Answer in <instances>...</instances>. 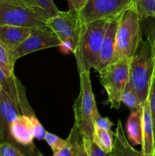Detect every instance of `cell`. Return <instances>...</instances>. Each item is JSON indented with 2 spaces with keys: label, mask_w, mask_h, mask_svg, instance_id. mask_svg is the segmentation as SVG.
Listing matches in <instances>:
<instances>
[{
  "label": "cell",
  "mask_w": 155,
  "mask_h": 156,
  "mask_svg": "<svg viewBox=\"0 0 155 156\" xmlns=\"http://www.w3.org/2000/svg\"><path fill=\"white\" fill-rule=\"evenodd\" d=\"M154 58V68H153V76H152L151 83H150V89H149L148 97H147V102H148L149 108H150V116H151L152 124H153V141H154L155 148V54L153 53Z\"/></svg>",
  "instance_id": "24"
},
{
  "label": "cell",
  "mask_w": 155,
  "mask_h": 156,
  "mask_svg": "<svg viewBox=\"0 0 155 156\" xmlns=\"http://www.w3.org/2000/svg\"><path fill=\"white\" fill-rule=\"evenodd\" d=\"M0 87L15 101L23 115H34L26 97L25 88L15 78H8L0 67Z\"/></svg>",
  "instance_id": "10"
},
{
  "label": "cell",
  "mask_w": 155,
  "mask_h": 156,
  "mask_svg": "<svg viewBox=\"0 0 155 156\" xmlns=\"http://www.w3.org/2000/svg\"><path fill=\"white\" fill-rule=\"evenodd\" d=\"M107 20L84 23L81 33L73 54L75 56L79 74L95 69L98 62L102 40Z\"/></svg>",
  "instance_id": "1"
},
{
  "label": "cell",
  "mask_w": 155,
  "mask_h": 156,
  "mask_svg": "<svg viewBox=\"0 0 155 156\" xmlns=\"http://www.w3.org/2000/svg\"><path fill=\"white\" fill-rule=\"evenodd\" d=\"M142 108L134 110L126 123L128 138L132 145L142 144Z\"/></svg>",
  "instance_id": "17"
},
{
  "label": "cell",
  "mask_w": 155,
  "mask_h": 156,
  "mask_svg": "<svg viewBox=\"0 0 155 156\" xmlns=\"http://www.w3.org/2000/svg\"><path fill=\"white\" fill-rule=\"evenodd\" d=\"M25 6L46 21L55 16L59 10L53 0H20Z\"/></svg>",
  "instance_id": "18"
},
{
  "label": "cell",
  "mask_w": 155,
  "mask_h": 156,
  "mask_svg": "<svg viewBox=\"0 0 155 156\" xmlns=\"http://www.w3.org/2000/svg\"><path fill=\"white\" fill-rule=\"evenodd\" d=\"M152 156H155V148H154V150H153V155Z\"/></svg>",
  "instance_id": "35"
},
{
  "label": "cell",
  "mask_w": 155,
  "mask_h": 156,
  "mask_svg": "<svg viewBox=\"0 0 155 156\" xmlns=\"http://www.w3.org/2000/svg\"><path fill=\"white\" fill-rule=\"evenodd\" d=\"M0 156H25L19 149L8 142L0 143Z\"/></svg>",
  "instance_id": "29"
},
{
  "label": "cell",
  "mask_w": 155,
  "mask_h": 156,
  "mask_svg": "<svg viewBox=\"0 0 155 156\" xmlns=\"http://www.w3.org/2000/svg\"><path fill=\"white\" fill-rule=\"evenodd\" d=\"M85 148L89 156H112V152H106L103 151L94 140H83Z\"/></svg>",
  "instance_id": "26"
},
{
  "label": "cell",
  "mask_w": 155,
  "mask_h": 156,
  "mask_svg": "<svg viewBox=\"0 0 155 156\" xmlns=\"http://www.w3.org/2000/svg\"><path fill=\"white\" fill-rule=\"evenodd\" d=\"M44 140H46V142L50 146L53 154H56V152H59L65 143V140H62V138L59 137L58 136L54 135V134L49 132H47L46 134Z\"/></svg>",
  "instance_id": "28"
},
{
  "label": "cell",
  "mask_w": 155,
  "mask_h": 156,
  "mask_svg": "<svg viewBox=\"0 0 155 156\" xmlns=\"http://www.w3.org/2000/svg\"><path fill=\"white\" fill-rule=\"evenodd\" d=\"M1 89H2V88H1V87H0V91H1Z\"/></svg>",
  "instance_id": "36"
},
{
  "label": "cell",
  "mask_w": 155,
  "mask_h": 156,
  "mask_svg": "<svg viewBox=\"0 0 155 156\" xmlns=\"http://www.w3.org/2000/svg\"><path fill=\"white\" fill-rule=\"evenodd\" d=\"M112 125L113 123L110 121L108 117H103L100 114L96 117L95 122H94V126L100 129L107 131L111 130V127L112 126Z\"/></svg>",
  "instance_id": "30"
},
{
  "label": "cell",
  "mask_w": 155,
  "mask_h": 156,
  "mask_svg": "<svg viewBox=\"0 0 155 156\" xmlns=\"http://www.w3.org/2000/svg\"><path fill=\"white\" fill-rule=\"evenodd\" d=\"M60 49L63 53H73L74 52V46L70 41H63L62 42L60 45Z\"/></svg>",
  "instance_id": "32"
},
{
  "label": "cell",
  "mask_w": 155,
  "mask_h": 156,
  "mask_svg": "<svg viewBox=\"0 0 155 156\" xmlns=\"http://www.w3.org/2000/svg\"><path fill=\"white\" fill-rule=\"evenodd\" d=\"M154 68V58L147 41H141L129 64V83L138 95L141 105L148 97Z\"/></svg>",
  "instance_id": "2"
},
{
  "label": "cell",
  "mask_w": 155,
  "mask_h": 156,
  "mask_svg": "<svg viewBox=\"0 0 155 156\" xmlns=\"http://www.w3.org/2000/svg\"><path fill=\"white\" fill-rule=\"evenodd\" d=\"M28 117L29 125H30V129L33 133V136L34 138H36L38 140H43L45 139L46 131L43 128L36 117L34 115L27 116Z\"/></svg>",
  "instance_id": "25"
},
{
  "label": "cell",
  "mask_w": 155,
  "mask_h": 156,
  "mask_svg": "<svg viewBox=\"0 0 155 156\" xmlns=\"http://www.w3.org/2000/svg\"><path fill=\"white\" fill-rule=\"evenodd\" d=\"M145 20H147V23L144 24V33L147 41L151 47L152 52L155 54V19L147 18Z\"/></svg>",
  "instance_id": "27"
},
{
  "label": "cell",
  "mask_w": 155,
  "mask_h": 156,
  "mask_svg": "<svg viewBox=\"0 0 155 156\" xmlns=\"http://www.w3.org/2000/svg\"><path fill=\"white\" fill-rule=\"evenodd\" d=\"M79 76L80 93L73 105L74 124L80 129L83 140H93L94 122L100 114L92 91L90 72L80 73Z\"/></svg>",
  "instance_id": "3"
},
{
  "label": "cell",
  "mask_w": 155,
  "mask_h": 156,
  "mask_svg": "<svg viewBox=\"0 0 155 156\" xmlns=\"http://www.w3.org/2000/svg\"><path fill=\"white\" fill-rule=\"evenodd\" d=\"M112 154V156H144L142 152L134 149L127 140L120 120L117 122L114 131Z\"/></svg>",
  "instance_id": "16"
},
{
  "label": "cell",
  "mask_w": 155,
  "mask_h": 156,
  "mask_svg": "<svg viewBox=\"0 0 155 156\" xmlns=\"http://www.w3.org/2000/svg\"><path fill=\"white\" fill-rule=\"evenodd\" d=\"M142 41L141 21L132 5L122 15L116 32V44L112 62L131 59Z\"/></svg>",
  "instance_id": "4"
},
{
  "label": "cell",
  "mask_w": 155,
  "mask_h": 156,
  "mask_svg": "<svg viewBox=\"0 0 155 156\" xmlns=\"http://www.w3.org/2000/svg\"><path fill=\"white\" fill-rule=\"evenodd\" d=\"M74 156H89L88 153V151H87L84 144L83 143V140L78 146Z\"/></svg>",
  "instance_id": "33"
},
{
  "label": "cell",
  "mask_w": 155,
  "mask_h": 156,
  "mask_svg": "<svg viewBox=\"0 0 155 156\" xmlns=\"http://www.w3.org/2000/svg\"><path fill=\"white\" fill-rule=\"evenodd\" d=\"M129 59L123 58L109 64L99 72L100 81L106 90L111 108L119 110L123 91L129 80Z\"/></svg>",
  "instance_id": "5"
},
{
  "label": "cell",
  "mask_w": 155,
  "mask_h": 156,
  "mask_svg": "<svg viewBox=\"0 0 155 156\" xmlns=\"http://www.w3.org/2000/svg\"><path fill=\"white\" fill-rule=\"evenodd\" d=\"M61 44L56 34L47 27H33L27 39L11 53V56L15 62L17 59L29 53L50 47H59Z\"/></svg>",
  "instance_id": "9"
},
{
  "label": "cell",
  "mask_w": 155,
  "mask_h": 156,
  "mask_svg": "<svg viewBox=\"0 0 155 156\" xmlns=\"http://www.w3.org/2000/svg\"><path fill=\"white\" fill-rule=\"evenodd\" d=\"M121 18L109 20L106 24V30L102 40L99 54L98 62L94 70L99 73L103 68L109 64L112 63L115 53V44H116V32L118 28L119 21Z\"/></svg>",
  "instance_id": "11"
},
{
  "label": "cell",
  "mask_w": 155,
  "mask_h": 156,
  "mask_svg": "<svg viewBox=\"0 0 155 156\" xmlns=\"http://www.w3.org/2000/svg\"><path fill=\"white\" fill-rule=\"evenodd\" d=\"M9 134L12 138L19 144L24 146L33 147V136L29 125L27 115L21 114L16 120L11 123L9 126Z\"/></svg>",
  "instance_id": "13"
},
{
  "label": "cell",
  "mask_w": 155,
  "mask_h": 156,
  "mask_svg": "<svg viewBox=\"0 0 155 156\" xmlns=\"http://www.w3.org/2000/svg\"><path fill=\"white\" fill-rule=\"evenodd\" d=\"M132 3V0H88L78 12L83 23L99 20L109 21L121 18Z\"/></svg>",
  "instance_id": "7"
},
{
  "label": "cell",
  "mask_w": 155,
  "mask_h": 156,
  "mask_svg": "<svg viewBox=\"0 0 155 156\" xmlns=\"http://www.w3.org/2000/svg\"><path fill=\"white\" fill-rule=\"evenodd\" d=\"M0 25L46 27V20L24 5L20 0H0Z\"/></svg>",
  "instance_id": "6"
},
{
  "label": "cell",
  "mask_w": 155,
  "mask_h": 156,
  "mask_svg": "<svg viewBox=\"0 0 155 156\" xmlns=\"http://www.w3.org/2000/svg\"><path fill=\"white\" fill-rule=\"evenodd\" d=\"M21 113L15 101L3 89L0 91V125L8 129Z\"/></svg>",
  "instance_id": "14"
},
{
  "label": "cell",
  "mask_w": 155,
  "mask_h": 156,
  "mask_svg": "<svg viewBox=\"0 0 155 156\" xmlns=\"http://www.w3.org/2000/svg\"><path fill=\"white\" fill-rule=\"evenodd\" d=\"M15 62L12 60L10 52L0 42V67L8 78H15L14 66Z\"/></svg>",
  "instance_id": "22"
},
{
  "label": "cell",
  "mask_w": 155,
  "mask_h": 156,
  "mask_svg": "<svg viewBox=\"0 0 155 156\" xmlns=\"http://www.w3.org/2000/svg\"><path fill=\"white\" fill-rule=\"evenodd\" d=\"M142 144L141 152L144 156H152L154 150L153 129L148 102L146 101L142 106Z\"/></svg>",
  "instance_id": "15"
},
{
  "label": "cell",
  "mask_w": 155,
  "mask_h": 156,
  "mask_svg": "<svg viewBox=\"0 0 155 156\" xmlns=\"http://www.w3.org/2000/svg\"><path fill=\"white\" fill-rule=\"evenodd\" d=\"M68 4V10L80 11L85 5L88 0H67Z\"/></svg>",
  "instance_id": "31"
},
{
  "label": "cell",
  "mask_w": 155,
  "mask_h": 156,
  "mask_svg": "<svg viewBox=\"0 0 155 156\" xmlns=\"http://www.w3.org/2000/svg\"><path fill=\"white\" fill-rule=\"evenodd\" d=\"M32 28L12 25H0V42L10 52L15 50L30 34Z\"/></svg>",
  "instance_id": "12"
},
{
  "label": "cell",
  "mask_w": 155,
  "mask_h": 156,
  "mask_svg": "<svg viewBox=\"0 0 155 156\" xmlns=\"http://www.w3.org/2000/svg\"><path fill=\"white\" fill-rule=\"evenodd\" d=\"M38 156H44L42 153H40V152H38Z\"/></svg>",
  "instance_id": "34"
},
{
  "label": "cell",
  "mask_w": 155,
  "mask_h": 156,
  "mask_svg": "<svg viewBox=\"0 0 155 156\" xmlns=\"http://www.w3.org/2000/svg\"><path fill=\"white\" fill-rule=\"evenodd\" d=\"M132 6L141 21L147 18L155 19V0H132Z\"/></svg>",
  "instance_id": "20"
},
{
  "label": "cell",
  "mask_w": 155,
  "mask_h": 156,
  "mask_svg": "<svg viewBox=\"0 0 155 156\" xmlns=\"http://www.w3.org/2000/svg\"><path fill=\"white\" fill-rule=\"evenodd\" d=\"M121 102L132 110H137L142 108L143 105L140 102L135 90L128 83L123 91L121 98Z\"/></svg>",
  "instance_id": "23"
},
{
  "label": "cell",
  "mask_w": 155,
  "mask_h": 156,
  "mask_svg": "<svg viewBox=\"0 0 155 156\" xmlns=\"http://www.w3.org/2000/svg\"><path fill=\"white\" fill-rule=\"evenodd\" d=\"M84 23L80 19L78 11H59L55 16L46 21V25L53 30L61 42L70 41L75 47L78 44Z\"/></svg>",
  "instance_id": "8"
},
{
  "label": "cell",
  "mask_w": 155,
  "mask_h": 156,
  "mask_svg": "<svg viewBox=\"0 0 155 156\" xmlns=\"http://www.w3.org/2000/svg\"><path fill=\"white\" fill-rule=\"evenodd\" d=\"M114 132L104 130L94 126L93 140L106 152H112L113 146Z\"/></svg>",
  "instance_id": "21"
},
{
  "label": "cell",
  "mask_w": 155,
  "mask_h": 156,
  "mask_svg": "<svg viewBox=\"0 0 155 156\" xmlns=\"http://www.w3.org/2000/svg\"><path fill=\"white\" fill-rule=\"evenodd\" d=\"M81 141L82 136L80 129H78L77 125L74 123L69 136L65 140V145L59 152L53 154V156H74L78 146Z\"/></svg>",
  "instance_id": "19"
}]
</instances>
